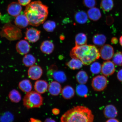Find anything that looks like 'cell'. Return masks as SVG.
Segmentation results:
<instances>
[{"label": "cell", "mask_w": 122, "mask_h": 122, "mask_svg": "<svg viewBox=\"0 0 122 122\" xmlns=\"http://www.w3.org/2000/svg\"><path fill=\"white\" fill-rule=\"evenodd\" d=\"M24 13L30 25L38 26L46 19L48 13V7L40 1H33L27 5Z\"/></svg>", "instance_id": "6da1fadb"}, {"label": "cell", "mask_w": 122, "mask_h": 122, "mask_svg": "<svg viewBox=\"0 0 122 122\" xmlns=\"http://www.w3.org/2000/svg\"><path fill=\"white\" fill-rule=\"evenodd\" d=\"M70 56L72 58L80 59L85 65L90 64L100 57L99 51L95 46L86 44L76 46L71 50Z\"/></svg>", "instance_id": "7a4b0ae2"}, {"label": "cell", "mask_w": 122, "mask_h": 122, "mask_svg": "<svg viewBox=\"0 0 122 122\" xmlns=\"http://www.w3.org/2000/svg\"><path fill=\"white\" fill-rule=\"evenodd\" d=\"M94 116L86 107L78 106L69 110L62 115L61 122H93Z\"/></svg>", "instance_id": "3957f363"}, {"label": "cell", "mask_w": 122, "mask_h": 122, "mask_svg": "<svg viewBox=\"0 0 122 122\" xmlns=\"http://www.w3.org/2000/svg\"><path fill=\"white\" fill-rule=\"evenodd\" d=\"M43 98L36 91L26 93L23 99V104L27 109L40 107L43 104Z\"/></svg>", "instance_id": "277c9868"}, {"label": "cell", "mask_w": 122, "mask_h": 122, "mask_svg": "<svg viewBox=\"0 0 122 122\" xmlns=\"http://www.w3.org/2000/svg\"><path fill=\"white\" fill-rule=\"evenodd\" d=\"M0 35L10 41L18 40L22 37V31L20 28L10 23L6 24L3 27Z\"/></svg>", "instance_id": "5b68a950"}, {"label": "cell", "mask_w": 122, "mask_h": 122, "mask_svg": "<svg viewBox=\"0 0 122 122\" xmlns=\"http://www.w3.org/2000/svg\"><path fill=\"white\" fill-rule=\"evenodd\" d=\"M108 83L107 79L103 75H98L93 78L91 85L94 90L103 91L107 87Z\"/></svg>", "instance_id": "8992f818"}, {"label": "cell", "mask_w": 122, "mask_h": 122, "mask_svg": "<svg viewBox=\"0 0 122 122\" xmlns=\"http://www.w3.org/2000/svg\"><path fill=\"white\" fill-rule=\"evenodd\" d=\"M48 73L56 81L59 83H64L67 80L65 72L58 70L55 65H52L50 67Z\"/></svg>", "instance_id": "52a82bcc"}, {"label": "cell", "mask_w": 122, "mask_h": 122, "mask_svg": "<svg viewBox=\"0 0 122 122\" xmlns=\"http://www.w3.org/2000/svg\"><path fill=\"white\" fill-rule=\"evenodd\" d=\"M100 56L105 60H110L113 57L114 50L113 47L108 44L102 46L99 51Z\"/></svg>", "instance_id": "ba28073f"}, {"label": "cell", "mask_w": 122, "mask_h": 122, "mask_svg": "<svg viewBox=\"0 0 122 122\" xmlns=\"http://www.w3.org/2000/svg\"><path fill=\"white\" fill-rule=\"evenodd\" d=\"M40 34V30L36 28H27L25 33V39L30 42H36L39 39Z\"/></svg>", "instance_id": "9c48e42d"}, {"label": "cell", "mask_w": 122, "mask_h": 122, "mask_svg": "<svg viewBox=\"0 0 122 122\" xmlns=\"http://www.w3.org/2000/svg\"><path fill=\"white\" fill-rule=\"evenodd\" d=\"M115 71V65L113 62L107 61L103 62L102 65L101 72L103 76L107 77L112 75Z\"/></svg>", "instance_id": "30bf717a"}, {"label": "cell", "mask_w": 122, "mask_h": 122, "mask_svg": "<svg viewBox=\"0 0 122 122\" xmlns=\"http://www.w3.org/2000/svg\"><path fill=\"white\" fill-rule=\"evenodd\" d=\"M43 73L42 69L40 66L33 65L29 68L27 74L30 79L33 80H36L40 78Z\"/></svg>", "instance_id": "8fae6325"}, {"label": "cell", "mask_w": 122, "mask_h": 122, "mask_svg": "<svg viewBox=\"0 0 122 122\" xmlns=\"http://www.w3.org/2000/svg\"><path fill=\"white\" fill-rule=\"evenodd\" d=\"M17 51L19 54L23 55L27 54L30 50V44L25 40H22L18 42L16 45Z\"/></svg>", "instance_id": "7c38bea8"}, {"label": "cell", "mask_w": 122, "mask_h": 122, "mask_svg": "<svg viewBox=\"0 0 122 122\" xmlns=\"http://www.w3.org/2000/svg\"><path fill=\"white\" fill-rule=\"evenodd\" d=\"M22 10V6L19 3L13 2L10 3L8 6V13L11 16H17L21 13Z\"/></svg>", "instance_id": "4fadbf2b"}, {"label": "cell", "mask_w": 122, "mask_h": 122, "mask_svg": "<svg viewBox=\"0 0 122 122\" xmlns=\"http://www.w3.org/2000/svg\"><path fill=\"white\" fill-rule=\"evenodd\" d=\"M103 114L107 118H114L118 116V112L115 106L112 104H109L105 107L103 110Z\"/></svg>", "instance_id": "5bb4252c"}, {"label": "cell", "mask_w": 122, "mask_h": 122, "mask_svg": "<svg viewBox=\"0 0 122 122\" xmlns=\"http://www.w3.org/2000/svg\"><path fill=\"white\" fill-rule=\"evenodd\" d=\"M14 22L15 25L19 28H25L29 24L28 19L24 13L16 16Z\"/></svg>", "instance_id": "9a60e30c"}, {"label": "cell", "mask_w": 122, "mask_h": 122, "mask_svg": "<svg viewBox=\"0 0 122 122\" xmlns=\"http://www.w3.org/2000/svg\"><path fill=\"white\" fill-rule=\"evenodd\" d=\"M48 84L44 80H38L35 82L34 85L35 90L40 94H43L47 91L48 88Z\"/></svg>", "instance_id": "2e32d148"}, {"label": "cell", "mask_w": 122, "mask_h": 122, "mask_svg": "<svg viewBox=\"0 0 122 122\" xmlns=\"http://www.w3.org/2000/svg\"><path fill=\"white\" fill-rule=\"evenodd\" d=\"M48 89L50 93L53 96L58 95L62 90L60 84L57 81L51 82L48 85Z\"/></svg>", "instance_id": "e0dca14e"}, {"label": "cell", "mask_w": 122, "mask_h": 122, "mask_svg": "<svg viewBox=\"0 0 122 122\" xmlns=\"http://www.w3.org/2000/svg\"><path fill=\"white\" fill-rule=\"evenodd\" d=\"M40 48L42 52L46 54H50L54 50V46L51 41L46 40L42 43Z\"/></svg>", "instance_id": "ac0fdd59"}, {"label": "cell", "mask_w": 122, "mask_h": 122, "mask_svg": "<svg viewBox=\"0 0 122 122\" xmlns=\"http://www.w3.org/2000/svg\"><path fill=\"white\" fill-rule=\"evenodd\" d=\"M62 95L63 98L66 100H70L74 97L75 91L74 88L69 85H67L62 90Z\"/></svg>", "instance_id": "d6986e66"}, {"label": "cell", "mask_w": 122, "mask_h": 122, "mask_svg": "<svg viewBox=\"0 0 122 122\" xmlns=\"http://www.w3.org/2000/svg\"><path fill=\"white\" fill-rule=\"evenodd\" d=\"M88 15L91 20L97 21L101 17L102 15L100 10L96 7H93L88 10Z\"/></svg>", "instance_id": "ffe728a7"}, {"label": "cell", "mask_w": 122, "mask_h": 122, "mask_svg": "<svg viewBox=\"0 0 122 122\" xmlns=\"http://www.w3.org/2000/svg\"><path fill=\"white\" fill-rule=\"evenodd\" d=\"M18 86L21 91L26 93L31 91L33 88L31 82L27 79L21 81L19 84Z\"/></svg>", "instance_id": "44dd1931"}, {"label": "cell", "mask_w": 122, "mask_h": 122, "mask_svg": "<svg viewBox=\"0 0 122 122\" xmlns=\"http://www.w3.org/2000/svg\"><path fill=\"white\" fill-rule=\"evenodd\" d=\"M69 68L73 70L80 69L83 65L82 61L80 59L72 58L66 64Z\"/></svg>", "instance_id": "7402d4cb"}, {"label": "cell", "mask_w": 122, "mask_h": 122, "mask_svg": "<svg viewBox=\"0 0 122 122\" xmlns=\"http://www.w3.org/2000/svg\"><path fill=\"white\" fill-rule=\"evenodd\" d=\"M106 36L103 34H97L93 36V42L96 45L98 46H102L106 41Z\"/></svg>", "instance_id": "603a6c76"}, {"label": "cell", "mask_w": 122, "mask_h": 122, "mask_svg": "<svg viewBox=\"0 0 122 122\" xmlns=\"http://www.w3.org/2000/svg\"><path fill=\"white\" fill-rule=\"evenodd\" d=\"M8 97L10 101L14 103L19 102L22 99V96L20 93L17 90L15 89L10 92Z\"/></svg>", "instance_id": "cb8c5ba5"}, {"label": "cell", "mask_w": 122, "mask_h": 122, "mask_svg": "<svg viewBox=\"0 0 122 122\" xmlns=\"http://www.w3.org/2000/svg\"><path fill=\"white\" fill-rule=\"evenodd\" d=\"M76 79L77 81L80 84H85L87 82L88 76L87 73L84 71H79L76 75Z\"/></svg>", "instance_id": "d4e9b609"}, {"label": "cell", "mask_w": 122, "mask_h": 122, "mask_svg": "<svg viewBox=\"0 0 122 122\" xmlns=\"http://www.w3.org/2000/svg\"><path fill=\"white\" fill-rule=\"evenodd\" d=\"M36 62V58L31 54L25 55L23 58L22 62L25 66L30 67L34 65Z\"/></svg>", "instance_id": "484cf974"}, {"label": "cell", "mask_w": 122, "mask_h": 122, "mask_svg": "<svg viewBox=\"0 0 122 122\" xmlns=\"http://www.w3.org/2000/svg\"><path fill=\"white\" fill-rule=\"evenodd\" d=\"M88 15L85 12L83 11L77 12L75 16L76 22L81 24L86 23L88 20Z\"/></svg>", "instance_id": "4316f807"}, {"label": "cell", "mask_w": 122, "mask_h": 122, "mask_svg": "<svg viewBox=\"0 0 122 122\" xmlns=\"http://www.w3.org/2000/svg\"><path fill=\"white\" fill-rule=\"evenodd\" d=\"M87 38L86 35L83 33H78L75 38L76 46H80L86 44Z\"/></svg>", "instance_id": "83f0119b"}, {"label": "cell", "mask_w": 122, "mask_h": 122, "mask_svg": "<svg viewBox=\"0 0 122 122\" xmlns=\"http://www.w3.org/2000/svg\"><path fill=\"white\" fill-rule=\"evenodd\" d=\"M114 6L113 0H102L100 7L104 11L109 12L112 10Z\"/></svg>", "instance_id": "f1b7e54d"}, {"label": "cell", "mask_w": 122, "mask_h": 122, "mask_svg": "<svg viewBox=\"0 0 122 122\" xmlns=\"http://www.w3.org/2000/svg\"><path fill=\"white\" fill-rule=\"evenodd\" d=\"M76 92L78 95L86 97L87 96L88 89L87 87L84 84H80L76 87Z\"/></svg>", "instance_id": "f546056e"}, {"label": "cell", "mask_w": 122, "mask_h": 122, "mask_svg": "<svg viewBox=\"0 0 122 122\" xmlns=\"http://www.w3.org/2000/svg\"><path fill=\"white\" fill-rule=\"evenodd\" d=\"M56 27V23L54 21L48 20L44 23L43 27L46 31L48 32H52Z\"/></svg>", "instance_id": "4dcf8cb0"}, {"label": "cell", "mask_w": 122, "mask_h": 122, "mask_svg": "<svg viewBox=\"0 0 122 122\" xmlns=\"http://www.w3.org/2000/svg\"><path fill=\"white\" fill-rule=\"evenodd\" d=\"M101 68L102 66L100 63L97 62H93L90 67L91 72L95 74H98L101 72Z\"/></svg>", "instance_id": "1f68e13d"}, {"label": "cell", "mask_w": 122, "mask_h": 122, "mask_svg": "<svg viewBox=\"0 0 122 122\" xmlns=\"http://www.w3.org/2000/svg\"><path fill=\"white\" fill-rule=\"evenodd\" d=\"M112 62L116 65L122 66V52H117L114 55Z\"/></svg>", "instance_id": "d6a6232c"}, {"label": "cell", "mask_w": 122, "mask_h": 122, "mask_svg": "<svg viewBox=\"0 0 122 122\" xmlns=\"http://www.w3.org/2000/svg\"><path fill=\"white\" fill-rule=\"evenodd\" d=\"M84 3L86 7L89 8L94 7L96 5V0H84Z\"/></svg>", "instance_id": "836d02e7"}, {"label": "cell", "mask_w": 122, "mask_h": 122, "mask_svg": "<svg viewBox=\"0 0 122 122\" xmlns=\"http://www.w3.org/2000/svg\"><path fill=\"white\" fill-rule=\"evenodd\" d=\"M31 0H18V2L21 5L25 6L30 3Z\"/></svg>", "instance_id": "e575fe53"}, {"label": "cell", "mask_w": 122, "mask_h": 122, "mask_svg": "<svg viewBox=\"0 0 122 122\" xmlns=\"http://www.w3.org/2000/svg\"><path fill=\"white\" fill-rule=\"evenodd\" d=\"M117 77L118 80L122 82V69L120 70L117 73Z\"/></svg>", "instance_id": "d590c367"}, {"label": "cell", "mask_w": 122, "mask_h": 122, "mask_svg": "<svg viewBox=\"0 0 122 122\" xmlns=\"http://www.w3.org/2000/svg\"><path fill=\"white\" fill-rule=\"evenodd\" d=\"M52 113L55 115H57L60 113V111L57 108H55L52 110Z\"/></svg>", "instance_id": "8d00e7d4"}, {"label": "cell", "mask_w": 122, "mask_h": 122, "mask_svg": "<svg viewBox=\"0 0 122 122\" xmlns=\"http://www.w3.org/2000/svg\"><path fill=\"white\" fill-rule=\"evenodd\" d=\"M118 39L116 37H113L111 39V42L112 44H116L118 43Z\"/></svg>", "instance_id": "74e56055"}, {"label": "cell", "mask_w": 122, "mask_h": 122, "mask_svg": "<svg viewBox=\"0 0 122 122\" xmlns=\"http://www.w3.org/2000/svg\"><path fill=\"white\" fill-rule=\"evenodd\" d=\"M106 122H120L118 120L115 118H109Z\"/></svg>", "instance_id": "f35d334b"}, {"label": "cell", "mask_w": 122, "mask_h": 122, "mask_svg": "<svg viewBox=\"0 0 122 122\" xmlns=\"http://www.w3.org/2000/svg\"><path fill=\"white\" fill-rule=\"evenodd\" d=\"M29 122H42L41 120L37 119L31 118L30 119V121Z\"/></svg>", "instance_id": "ab89813d"}, {"label": "cell", "mask_w": 122, "mask_h": 122, "mask_svg": "<svg viewBox=\"0 0 122 122\" xmlns=\"http://www.w3.org/2000/svg\"><path fill=\"white\" fill-rule=\"evenodd\" d=\"M44 122H56L55 120L52 119L48 118L46 119Z\"/></svg>", "instance_id": "60d3db41"}, {"label": "cell", "mask_w": 122, "mask_h": 122, "mask_svg": "<svg viewBox=\"0 0 122 122\" xmlns=\"http://www.w3.org/2000/svg\"><path fill=\"white\" fill-rule=\"evenodd\" d=\"M119 42L120 45L122 47V36H120V38Z\"/></svg>", "instance_id": "b9f144b4"}, {"label": "cell", "mask_w": 122, "mask_h": 122, "mask_svg": "<svg viewBox=\"0 0 122 122\" xmlns=\"http://www.w3.org/2000/svg\"><path fill=\"white\" fill-rule=\"evenodd\" d=\"M1 15V13L0 12V18Z\"/></svg>", "instance_id": "7bdbcfd3"}]
</instances>
